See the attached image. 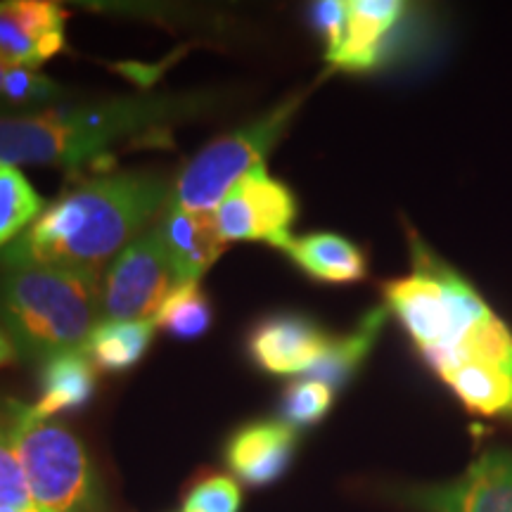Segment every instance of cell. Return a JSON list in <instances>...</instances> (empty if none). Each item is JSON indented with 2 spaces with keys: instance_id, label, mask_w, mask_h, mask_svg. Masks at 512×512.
Returning a JSON list of instances; mask_svg holds the SVG:
<instances>
[{
  "instance_id": "16",
  "label": "cell",
  "mask_w": 512,
  "mask_h": 512,
  "mask_svg": "<svg viewBox=\"0 0 512 512\" xmlns=\"http://www.w3.org/2000/svg\"><path fill=\"white\" fill-rule=\"evenodd\" d=\"M95 368L83 351H67L41 363L38 373L36 413L53 418L60 411H76L88 406L95 394Z\"/></svg>"
},
{
  "instance_id": "2",
  "label": "cell",
  "mask_w": 512,
  "mask_h": 512,
  "mask_svg": "<svg viewBox=\"0 0 512 512\" xmlns=\"http://www.w3.org/2000/svg\"><path fill=\"white\" fill-rule=\"evenodd\" d=\"M207 107L204 95H136L98 105L0 114V164L76 171L100 162L114 145L162 136L171 121L195 117Z\"/></svg>"
},
{
  "instance_id": "11",
  "label": "cell",
  "mask_w": 512,
  "mask_h": 512,
  "mask_svg": "<svg viewBox=\"0 0 512 512\" xmlns=\"http://www.w3.org/2000/svg\"><path fill=\"white\" fill-rule=\"evenodd\" d=\"M67 12L48 0H0V62L38 69L64 48Z\"/></svg>"
},
{
  "instance_id": "17",
  "label": "cell",
  "mask_w": 512,
  "mask_h": 512,
  "mask_svg": "<svg viewBox=\"0 0 512 512\" xmlns=\"http://www.w3.org/2000/svg\"><path fill=\"white\" fill-rule=\"evenodd\" d=\"M155 332V318L100 320L83 344V354L91 358V363L98 370L126 373V370L138 366L140 358L147 354Z\"/></svg>"
},
{
  "instance_id": "26",
  "label": "cell",
  "mask_w": 512,
  "mask_h": 512,
  "mask_svg": "<svg viewBox=\"0 0 512 512\" xmlns=\"http://www.w3.org/2000/svg\"><path fill=\"white\" fill-rule=\"evenodd\" d=\"M313 29L325 38L328 55L337 53L344 41V31H347V3L344 0H323L316 3L311 10Z\"/></svg>"
},
{
  "instance_id": "22",
  "label": "cell",
  "mask_w": 512,
  "mask_h": 512,
  "mask_svg": "<svg viewBox=\"0 0 512 512\" xmlns=\"http://www.w3.org/2000/svg\"><path fill=\"white\" fill-rule=\"evenodd\" d=\"M60 83L31 67H8L3 88V110H34L62 98Z\"/></svg>"
},
{
  "instance_id": "15",
  "label": "cell",
  "mask_w": 512,
  "mask_h": 512,
  "mask_svg": "<svg viewBox=\"0 0 512 512\" xmlns=\"http://www.w3.org/2000/svg\"><path fill=\"white\" fill-rule=\"evenodd\" d=\"M278 249L318 283H358L368 273L366 254L354 242L335 233H311L302 238L290 235L285 242H280Z\"/></svg>"
},
{
  "instance_id": "29",
  "label": "cell",
  "mask_w": 512,
  "mask_h": 512,
  "mask_svg": "<svg viewBox=\"0 0 512 512\" xmlns=\"http://www.w3.org/2000/svg\"><path fill=\"white\" fill-rule=\"evenodd\" d=\"M5 74H8V64L0 62V110H3V88H5Z\"/></svg>"
},
{
  "instance_id": "20",
  "label": "cell",
  "mask_w": 512,
  "mask_h": 512,
  "mask_svg": "<svg viewBox=\"0 0 512 512\" xmlns=\"http://www.w3.org/2000/svg\"><path fill=\"white\" fill-rule=\"evenodd\" d=\"M46 209L43 197L12 164H0V254L27 233Z\"/></svg>"
},
{
  "instance_id": "5",
  "label": "cell",
  "mask_w": 512,
  "mask_h": 512,
  "mask_svg": "<svg viewBox=\"0 0 512 512\" xmlns=\"http://www.w3.org/2000/svg\"><path fill=\"white\" fill-rule=\"evenodd\" d=\"M0 432L15 446L31 496L50 512H102V489L86 446L29 403L0 401Z\"/></svg>"
},
{
  "instance_id": "28",
  "label": "cell",
  "mask_w": 512,
  "mask_h": 512,
  "mask_svg": "<svg viewBox=\"0 0 512 512\" xmlns=\"http://www.w3.org/2000/svg\"><path fill=\"white\" fill-rule=\"evenodd\" d=\"M0 512H50V510H46L38 503H29V505H5V508H0Z\"/></svg>"
},
{
  "instance_id": "4",
  "label": "cell",
  "mask_w": 512,
  "mask_h": 512,
  "mask_svg": "<svg viewBox=\"0 0 512 512\" xmlns=\"http://www.w3.org/2000/svg\"><path fill=\"white\" fill-rule=\"evenodd\" d=\"M415 273L384 285L389 311L418 344L427 363L446 375L458 363L465 337L491 316L482 297L460 275L441 266L415 240Z\"/></svg>"
},
{
  "instance_id": "6",
  "label": "cell",
  "mask_w": 512,
  "mask_h": 512,
  "mask_svg": "<svg viewBox=\"0 0 512 512\" xmlns=\"http://www.w3.org/2000/svg\"><path fill=\"white\" fill-rule=\"evenodd\" d=\"M302 100L304 93L292 95L271 112L261 114L228 136L216 138L197 152L176 178L171 202L202 216L214 214L240 178L264 166L268 152L283 138Z\"/></svg>"
},
{
  "instance_id": "8",
  "label": "cell",
  "mask_w": 512,
  "mask_h": 512,
  "mask_svg": "<svg viewBox=\"0 0 512 512\" xmlns=\"http://www.w3.org/2000/svg\"><path fill=\"white\" fill-rule=\"evenodd\" d=\"M297 219V197L285 183L268 176L266 166L240 178L211 214L219 238L226 242H266L278 249L290 238Z\"/></svg>"
},
{
  "instance_id": "14",
  "label": "cell",
  "mask_w": 512,
  "mask_h": 512,
  "mask_svg": "<svg viewBox=\"0 0 512 512\" xmlns=\"http://www.w3.org/2000/svg\"><path fill=\"white\" fill-rule=\"evenodd\" d=\"M406 15L399 0H351L347 3V31L337 53L328 62L347 72H368L382 62L389 36Z\"/></svg>"
},
{
  "instance_id": "23",
  "label": "cell",
  "mask_w": 512,
  "mask_h": 512,
  "mask_svg": "<svg viewBox=\"0 0 512 512\" xmlns=\"http://www.w3.org/2000/svg\"><path fill=\"white\" fill-rule=\"evenodd\" d=\"M332 399H335V394L328 384L318 380L294 382L287 387L283 403H280V415H283V422L294 430H304V427L318 425L328 415Z\"/></svg>"
},
{
  "instance_id": "10",
  "label": "cell",
  "mask_w": 512,
  "mask_h": 512,
  "mask_svg": "<svg viewBox=\"0 0 512 512\" xmlns=\"http://www.w3.org/2000/svg\"><path fill=\"white\" fill-rule=\"evenodd\" d=\"M332 337L302 313L261 318L247 337V354L268 375H306L330 347Z\"/></svg>"
},
{
  "instance_id": "9",
  "label": "cell",
  "mask_w": 512,
  "mask_h": 512,
  "mask_svg": "<svg viewBox=\"0 0 512 512\" xmlns=\"http://www.w3.org/2000/svg\"><path fill=\"white\" fill-rule=\"evenodd\" d=\"M406 503L420 512H512V453H484L453 482L411 489Z\"/></svg>"
},
{
  "instance_id": "21",
  "label": "cell",
  "mask_w": 512,
  "mask_h": 512,
  "mask_svg": "<svg viewBox=\"0 0 512 512\" xmlns=\"http://www.w3.org/2000/svg\"><path fill=\"white\" fill-rule=\"evenodd\" d=\"M214 323V309L200 283L178 285L157 311L155 325L176 339H197L207 335Z\"/></svg>"
},
{
  "instance_id": "24",
  "label": "cell",
  "mask_w": 512,
  "mask_h": 512,
  "mask_svg": "<svg viewBox=\"0 0 512 512\" xmlns=\"http://www.w3.org/2000/svg\"><path fill=\"white\" fill-rule=\"evenodd\" d=\"M240 486L228 475H204L190 486L183 512H240Z\"/></svg>"
},
{
  "instance_id": "27",
  "label": "cell",
  "mask_w": 512,
  "mask_h": 512,
  "mask_svg": "<svg viewBox=\"0 0 512 512\" xmlns=\"http://www.w3.org/2000/svg\"><path fill=\"white\" fill-rule=\"evenodd\" d=\"M19 358V351L15 347V342H12L8 332L0 328V368L10 366V363H15Z\"/></svg>"
},
{
  "instance_id": "1",
  "label": "cell",
  "mask_w": 512,
  "mask_h": 512,
  "mask_svg": "<svg viewBox=\"0 0 512 512\" xmlns=\"http://www.w3.org/2000/svg\"><path fill=\"white\" fill-rule=\"evenodd\" d=\"M171 195L174 185L145 171L81 178L55 197L0 259L102 273L162 216Z\"/></svg>"
},
{
  "instance_id": "13",
  "label": "cell",
  "mask_w": 512,
  "mask_h": 512,
  "mask_svg": "<svg viewBox=\"0 0 512 512\" xmlns=\"http://www.w3.org/2000/svg\"><path fill=\"white\" fill-rule=\"evenodd\" d=\"M155 226L178 285L200 283L228 247L216 233L211 216L195 214L174 202L166 204Z\"/></svg>"
},
{
  "instance_id": "25",
  "label": "cell",
  "mask_w": 512,
  "mask_h": 512,
  "mask_svg": "<svg viewBox=\"0 0 512 512\" xmlns=\"http://www.w3.org/2000/svg\"><path fill=\"white\" fill-rule=\"evenodd\" d=\"M36 503L31 486L12 441L0 432V508Z\"/></svg>"
},
{
  "instance_id": "12",
  "label": "cell",
  "mask_w": 512,
  "mask_h": 512,
  "mask_svg": "<svg viewBox=\"0 0 512 512\" xmlns=\"http://www.w3.org/2000/svg\"><path fill=\"white\" fill-rule=\"evenodd\" d=\"M297 448V430L283 420H256L242 425L228 439L226 465L240 482L268 486L278 482L292 463Z\"/></svg>"
},
{
  "instance_id": "18",
  "label": "cell",
  "mask_w": 512,
  "mask_h": 512,
  "mask_svg": "<svg viewBox=\"0 0 512 512\" xmlns=\"http://www.w3.org/2000/svg\"><path fill=\"white\" fill-rule=\"evenodd\" d=\"M387 316L389 309L380 306V309L368 311L354 332L344 337H332L328 351L320 356V361L306 373V377L328 384L332 392L344 387L354 377L356 370L361 368V363L366 361L370 351H373L377 337H380L384 325H387Z\"/></svg>"
},
{
  "instance_id": "7",
  "label": "cell",
  "mask_w": 512,
  "mask_h": 512,
  "mask_svg": "<svg viewBox=\"0 0 512 512\" xmlns=\"http://www.w3.org/2000/svg\"><path fill=\"white\" fill-rule=\"evenodd\" d=\"M178 287L166 249L152 223L121 252L100 280L102 320L155 318Z\"/></svg>"
},
{
  "instance_id": "19",
  "label": "cell",
  "mask_w": 512,
  "mask_h": 512,
  "mask_svg": "<svg viewBox=\"0 0 512 512\" xmlns=\"http://www.w3.org/2000/svg\"><path fill=\"white\" fill-rule=\"evenodd\" d=\"M448 387L470 411L512 415V375L501 368L467 361L444 375Z\"/></svg>"
},
{
  "instance_id": "3",
  "label": "cell",
  "mask_w": 512,
  "mask_h": 512,
  "mask_svg": "<svg viewBox=\"0 0 512 512\" xmlns=\"http://www.w3.org/2000/svg\"><path fill=\"white\" fill-rule=\"evenodd\" d=\"M100 273L0 259V328L27 361L83 351L100 323Z\"/></svg>"
}]
</instances>
